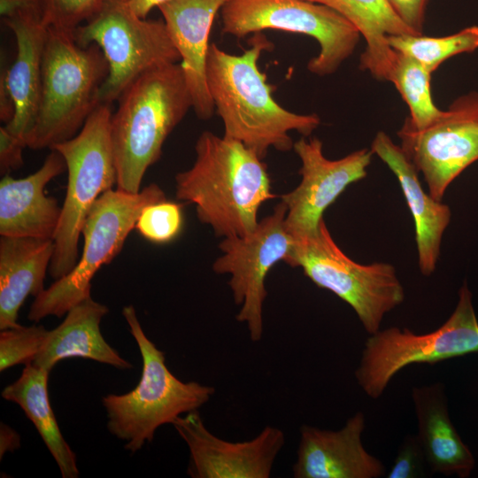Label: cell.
<instances>
[{"label": "cell", "mask_w": 478, "mask_h": 478, "mask_svg": "<svg viewBox=\"0 0 478 478\" xmlns=\"http://www.w3.org/2000/svg\"><path fill=\"white\" fill-rule=\"evenodd\" d=\"M49 372L32 364L20 376L2 390V397L17 404L32 421L58 464L63 478L79 476L76 456L65 440L50 406L48 393Z\"/></svg>", "instance_id": "cell-25"}, {"label": "cell", "mask_w": 478, "mask_h": 478, "mask_svg": "<svg viewBox=\"0 0 478 478\" xmlns=\"http://www.w3.org/2000/svg\"><path fill=\"white\" fill-rule=\"evenodd\" d=\"M284 262L301 267L315 285L347 303L369 335L378 332L385 314L405 300L395 266L386 262L364 265L350 258L335 243L324 219L314 234L294 238Z\"/></svg>", "instance_id": "cell-8"}, {"label": "cell", "mask_w": 478, "mask_h": 478, "mask_svg": "<svg viewBox=\"0 0 478 478\" xmlns=\"http://www.w3.org/2000/svg\"><path fill=\"white\" fill-rule=\"evenodd\" d=\"M424 452L417 436H407L400 445L396 459L386 475L388 478H415L424 475Z\"/></svg>", "instance_id": "cell-31"}, {"label": "cell", "mask_w": 478, "mask_h": 478, "mask_svg": "<svg viewBox=\"0 0 478 478\" xmlns=\"http://www.w3.org/2000/svg\"><path fill=\"white\" fill-rule=\"evenodd\" d=\"M160 187L151 183L138 193L109 189L89 210L81 235V257L66 275L56 280L35 297L27 318L39 322L48 316L62 317L91 297V280L97 270L120 252L142 210L148 204L165 200Z\"/></svg>", "instance_id": "cell-7"}, {"label": "cell", "mask_w": 478, "mask_h": 478, "mask_svg": "<svg viewBox=\"0 0 478 478\" xmlns=\"http://www.w3.org/2000/svg\"><path fill=\"white\" fill-rule=\"evenodd\" d=\"M412 397L418 422L416 436L429 468L444 475L469 477L475 459L451 420L444 385L415 387Z\"/></svg>", "instance_id": "cell-21"}, {"label": "cell", "mask_w": 478, "mask_h": 478, "mask_svg": "<svg viewBox=\"0 0 478 478\" xmlns=\"http://www.w3.org/2000/svg\"><path fill=\"white\" fill-rule=\"evenodd\" d=\"M251 47L233 55L211 43L206 61V83L220 117L223 136L243 143L264 159L270 148L293 149L289 132L309 136L320 124L315 114H298L281 106L272 96L274 86L258 66L263 50L273 43L255 33Z\"/></svg>", "instance_id": "cell-1"}, {"label": "cell", "mask_w": 478, "mask_h": 478, "mask_svg": "<svg viewBox=\"0 0 478 478\" xmlns=\"http://www.w3.org/2000/svg\"><path fill=\"white\" fill-rule=\"evenodd\" d=\"M4 22L17 43L13 63L1 72L15 104L14 117L5 127L27 145L40 105L47 27L41 17L27 14L4 18Z\"/></svg>", "instance_id": "cell-20"}, {"label": "cell", "mask_w": 478, "mask_h": 478, "mask_svg": "<svg viewBox=\"0 0 478 478\" xmlns=\"http://www.w3.org/2000/svg\"><path fill=\"white\" fill-rule=\"evenodd\" d=\"M324 4L348 19L366 41L359 67L381 81H389L397 51L388 43V36L420 35L392 10L387 0H306Z\"/></svg>", "instance_id": "cell-24"}, {"label": "cell", "mask_w": 478, "mask_h": 478, "mask_svg": "<svg viewBox=\"0 0 478 478\" xmlns=\"http://www.w3.org/2000/svg\"><path fill=\"white\" fill-rule=\"evenodd\" d=\"M44 0H0L1 16L8 18L18 14L35 15L42 18Z\"/></svg>", "instance_id": "cell-34"}, {"label": "cell", "mask_w": 478, "mask_h": 478, "mask_svg": "<svg viewBox=\"0 0 478 478\" xmlns=\"http://www.w3.org/2000/svg\"><path fill=\"white\" fill-rule=\"evenodd\" d=\"M73 37L81 46L96 44L107 61L100 104H112L143 73L181 61L165 22L139 17L127 0H106Z\"/></svg>", "instance_id": "cell-9"}, {"label": "cell", "mask_w": 478, "mask_h": 478, "mask_svg": "<svg viewBox=\"0 0 478 478\" xmlns=\"http://www.w3.org/2000/svg\"><path fill=\"white\" fill-rule=\"evenodd\" d=\"M227 0H168L158 8L181 57L192 108L200 120L215 107L206 83L209 36L213 19Z\"/></svg>", "instance_id": "cell-17"}, {"label": "cell", "mask_w": 478, "mask_h": 478, "mask_svg": "<svg viewBox=\"0 0 478 478\" xmlns=\"http://www.w3.org/2000/svg\"><path fill=\"white\" fill-rule=\"evenodd\" d=\"M392 10L410 28L422 35L428 0H387Z\"/></svg>", "instance_id": "cell-33"}, {"label": "cell", "mask_w": 478, "mask_h": 478, "mask_svg": "<svg viewBox=\"0 0 478 478\" xmlns=\"http://www.w3.org/2000/svg\"><path fill=\"white\" fill-rule=\"evenodd\" d=\"M192 166L175 175L177 199L193 204L198 220L216 236H245L271 191L267 166L243 143L204 131L195 144Z\"/></svg>", "instance_id": "cell-2"}, {"label": "cell", "mask_w": 478, "mask_h": 478, "mask_svg": "<svg viewBox=\"0 0 478 478\" xmlns=\"http://www.w3.org/2000/svg\"><path fill=\"white\" fill-rule=\"evenodd\" d=\"M122 314L141 353V379L127 393L103 397L102 404L109 432L125 441L124 448L135 453L153 440L158 428L209 402L215 389L179 380L168 369L165 353L145 335L135 307L126 305Z\"/></svg>", "instance_id": "cell-5"}, {"label": "cell", "mask_w": 478, "mask_h": 478, "mask_svg": "<svg viewBox=\"0 0 478 478\" xmlns=\"http://www.w3.org/2000/svg\"><path fill=\"white\" fill-rule=\"evenodd\" d=\"M15 104L8 89L5 78L0 75V120L8 124L14 117Z\"/></svg>", "instance_id": "cell-35"}, {"label": "cell", "mask_w": 478, "mask_h": 478, "mask_svg": "<svg viewBox=\"0 0 478 478\" xmlns=\"http://www.w3.org/2000/svg\"><path fill=\"white\" fill-rule=\"evenodd\" d=\"M478 352V320L466 282L459 290L457 305L435 331L419 335L390 327L370 335L365 343L355 377L363 391L377 399L391 379L412 364H435Z\"/></svg>", "instance_id": "cell-10"}, {"label": "cell", "mask_w": 478, "mask_h": 478, "mask_svg": "<svg viewBox=\"0 0 478 478\" xmlns=\"http://www.w3.org/2000/svg\"><path fill=\"white\" fill-rule=\"evenodd\" d=\"M42 166L22 179L10 174L0 181V235L4 236L53 239L61 215L55 197L45 194L46 185L66 170L63 156L56 150Z\"/></svg>", "instance_id": "cell-18"}, {"label": "cell", "mask_w": 478, "mask_h": 478, "mask_svg": "<svg viewBox=\"0 0 478 478\" xmlns=\"http://www.w3.org/2000/svg\"><path fill=\"white\" fill-rule=\"evenodd\" d=\"M118 101L111 119L116 185L120 190L138 193L147 169L159 159L167 136L192 108L181 64L143 73Z\"/></svg>", "instance_id": "cell-3"}, {"label": "cell", "mask_w": 478, "mask_h": 478, "mask_svg": "<svg viewBox=\"0 0 478 478\" xmlns=\"http://www.w3.org/2000/svg\"><path fill=\"white\" fill-rule=\"evenodd\" d=\"M106 0H44L43 24L69 33L96 15Z\"/></svg>", "instance_id": "cell-30"}, {"label": "cell", "mask_w": 478, "mask_h": 478, "mask_svg": "<svg viewBox=\"0 0 478 478\" xmlns=\"http://www.w3.org/2000/svg\"><path fill=\"white\" fill-rule=\"evenodd\" d=\"M26 143L10 133L5 126L0 127V173L2 176L19 169L23 164L22 150Z\"/></svg>", "instance_id": "cell-32"}, {"label": "cell", "mask_w": 478, "mask_h": 478, "mask_svg": "<svg viewBox=\"0 0 478 478\" xmlns=\"http://www.w3.org/2000/svg\"><path fill=\"white\" fill-rule=\"evenodd\" d=\"M132 10L141 18L146 19L149 12L168 0H127Z\"/></svg>", "instance_id": "cell-37"}, {"label": "cell", "mask_w": 478, "mask_h": 478, "mask_svg": "<svg viewBox=\"0 0 478 478\" xmlns=\"http://www.w3.org/2000/svg\"><path fill=\"white\" fill-rule=\"evenodd\" d=\"M20 446V436L17 431L4 423L0 426V458L7 451H14Z\"/></svg>", "instance_id": "cell-36"}, {"label": "cell", "mask_w": 478, "mask_h": 478, "mask_svg": "<svg viewBox=\"0 0 478 478\" xmlns=\"http://www.w3.org/2000/svg\"><path fill=\"white\" fill-rule=\"evenodd\" d=\"M48 331L42 325H19L1 330L0 371L19 364H32L45 341Z\"/></svg>", "instance_id": "cell-28"}, {"label": "cell", "mask_w": 478, "mask_h": 478, "mask_svg": "<svg viewBox=\"0 0 478 478\" xmlns=\"http://www.w3.org/2000/svg\"><path fill=\"white\" fill-rule=\"evenodd\" d=\"M221 30L239 39L265 29L303 34L315 39L320 52L307 69L334 73L355 50L358 30L335 10L306 0H227L220 9Z\"/></svg>", "instance_id": "cell-11"}, {"label": "cell", "mask_w": 478, "mask_h": 478, "mask_svg": "<svg viewBox=\"0 0 478 478\" xmlns=\"http://www.w3.org/2000/svg\"><path fill=\"white\" fill-rule=\"evenodd\" d=\"M53 239L0 238V329L19 327V312L28 296L36 297L54 253Z\"/></svg>", "instance_id": "cell-23"}, {"label": "cell", "mask_w": 478, "mask_h": 478, "mask_svg": "<svg viewBox=\"0 0 478 478\" xmlns=\"http://www.w3.org/2000/svg\"><path fill=\"white\" fill-rule=\"evenodd\" d=\"M432 73L416 59L397 51V58L390 82L394 84L406 103L410 123L423 128L438 119L443 110L433 101L430 79Z\"/></svg>", "instance_id": "cell-26"}, {"label": "cell", "mask_w": 478, "mask_h": 478, "mask_svg": "<svg viewBox=\"0 0 478 478\" xmlns=\"http://www.w3.org/2000/svg\"><path fill=\"white\" fill-rule=\"evenodd\" d=\"M172 425L189 448L187 473L193 478H268L285 443L283 431L272 426L247 441L224 440L207 429L198 410Z\"/></svg>", "instance_id": "cell-15"}, {"label": "cell", "mask_w": 478, "mask_h": 478, "mask_svg": "<svg viewBox=\"0 0 478 478\" xmlns=\"http://www.w3.org/2000/svg\"><path fill=\"white\" fill-rule=\"evenodd\" d=\"M397 136L405 154L422 173L428 194L442 201L450 184L478 160V92L458 97L423 128L414 127L406 118Z\"/></svg>", "instance_id": "cell-13"}, {"label": "cell", "mask_w": 478, "mask_h": 478, "mask_svg": "<svg viewBox=\"0 0 478 478\" xmlns=\"http://www.w3.org/2000/svg\"><path fill=\"white\" fill-rule=\"evenodd\" d=\"M365 428L362 412L349 418L339 430H326L304 424L297 460L292 466L295 478H378L384 476L382 462L368 453L361 440Z\"/></svg>", "instance_id": "cell-16"}, {"label": "cell", "mask_w": 478, "mask_h": 478, "mask_svg": "<svg viewBox=\"0 0 478 478\" xmlns=\"http://www.w3.org/2000/svg\"><path fill=\"white\" fill-rule=\"evenodd\" d=\"M286 214L287 207L281 201L251 234L225 237L219 244L223 254L212 265L215 273L230 275L235 303L241 305L235 318L246 324L252 342H259L263 335L266 277L277 262L285 261L294 243L285 224Z\"/></svg>", "instance_id": "cell-12"}, {"label": "cell", "mask_w": 478, "mask_h": 478, "mask_svg": "<svg viewBox=\"0 0 478 478\" xmlns=\"http://www.w3.org/2000/svg\"><path fill=\"white\" fill-rule=\"evenodd\" d=\"M109 312L91 297L72 307L65 320L49 330L32 365L49 373L59 361L73 357L92 359L120 370L133 368L104 338L100 322Z\"/></svg>", "instance_id": "cell-22"}, {"label": "cell", "mask_w": 478, "mask_h": 478, "mask_svg": "<svg viewBox=\"0 0 478 478\" xmlns=\"http://www.w3.org/2000/svg\"><path fill=\"white\" fill-rule=\"evenodd\" d=\"M112 115L111 104H99L75 136L51 148L63 156L68 173L49 267L55 280L66 275L77 264L86 217L96 200L116 184Z\"/></svg>", "instance_id": "cell-6"}, {"label": "cell", "mask_w": 478, "mask_h": 478, "mask_svg": "<svg viewBox=\"0 0 478 478\" xmlns=\"http://www.w3.org/2000/svg\"><path fill=\"white\" fill-rule=\"evenodd\" d=\"M388 43L396 51L407 55L433 73L446 59L478 49V26H471L446 36L423 35L388 36Z\"/></svg>", "instance_id": "cell-27"}, {"label": "cell", "mask_w": 478, "mask_h": 478, "mask_svg": "<svg viewBox=\"0 0 478 478\" xmlns=\"http://www.w3.org/2000/svg\"><path fill=\"white\" fill-rule=\"evenodd\" d=\"M370 149L398 181L414 221L419 268L424 276H429L439 260L442 239L450 224L451 211L423 189L418 170L385 132L375 135Z\"/></svg>", "instance_id": "cell-19"}, {"label": "cell", "mask_w": 478, "mask_h": 478, "mask_svg": "<svg viewBox=\"0 0 478 478\" xmlns=\"http://www.w3.org/2000/svg\"><path fill=\"white\" fill-rule=\"evenodd\" d=\"M293 150L301 161V181L281 200L287 207L286 227L299 238L314 234L327 208L349 185L366 176L374 153L364 148L331 160L324 156L319 138L305 136L294 143Z\"/></svg>", "instance_id": "cell-14"}, {"label": "cell", "mask_w": 478, "mask_h": 478, "mask_svg": "<svg viewBox=\"0 0 478 478\" xmlns=\"http://www.w3.org/2000/svg\"><path fill=\"white\" fill-rule=\"evenodd\" d=\"M108 72L96 44L81 46L73 33L47 27L40 105L27 147L51 149L75 136L100 104Z\"/></svg>", "instance_id": "cell-4"}, {"label": "cell", "mask_w": 478, "mask_h": 478, "mask_svg": "<svg viewBox=\"0 0 478 478\" xmlns=\"http://www.w3.org/2000/svg\"><path fill=\"white\" fill-rule=\"evenodd\" d=\"M183 224L181 205L166 199L145 206L135 223V228L146 240L166 243L181 233Z\"/></svg>", "instance_id": "cell-29"}]
</instances>
